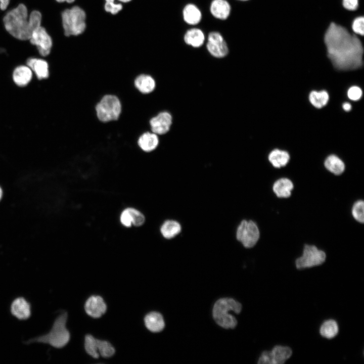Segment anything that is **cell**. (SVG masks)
Instances as JSON below:
<instances>
[{
	"label": "cell",
	"instance_id": "cell-1",
	"mask_svg": "<svg viewBox=\"0 0 364 364\" xmlns=\"http://www.w3.org/2000/svg\"><path fill=\"white\" fill-rule=\"evenodd\" d=\"M328 56L339 70H353L363 64V49L361 42L345 28L332 23L324 37Z\"/></svg>",
	"mask_w": 364,
	"mask_h": 364
},
{
	"label": "cell",
	"instance_id": "cell-2",
	"mask_svg": "<svg viewBox=\"0 0 364 364\" xmlns=\"http://www.w3.org/2000/svg\"><path fill=\"white\" fill-rule=\"evenodd\" d=\"M41 15L32 11L28 19L27 10L23 4L10 11L4 18L5 27L14 37L20 40L29 39L34 30L40 26Z\"/></svg>",
	"mask_w": 364,
	"mask_h": 364
},
{
	"label": "cell",
	"instance_id": "cell-3",
	"mask_svg": "<svg viewBox=\"0 0 364 364\" xmlns=\"http://www.w3.org/2000/svg\"><path fill=\"white\" fill-rule=\"evenodd\" d=\"M68 313L62 311L54 321L51 329L47 334L34 337L25 341L26 344L40 343L48 344L56 348L64 347L69 341L70 333L66 327Z\"/></svg>",
	"mask_w": 364,
	"mask_h": 364
},
{
	"label": "cell",
	"instance_id": "cell-4",
	"mask_svg": "<svg viewBox=\"0 0 364 364\" xmlns=\"http://www.w3.org/2000/svg\"><path fill=\"white\" fill-rule=\"evenodd\" d=\"M242 309L240 303L230 298H223L215 303L212 315L215 322L220 327L225 329H234L237 325L235 317L229 313L233 311L239 313Z\"/></svg>",
	"mask_w": 364,
	"mask_h": 364
},
{
	"label": "cell",
	"instance_id": "cell-5",
	"mask_svg": "<svg viewBox=\"0 0 364 364\" xmlns=\"http://www.w3.org/2000/svg\"><path fill=\"white\" fill-rule=\"evenodd\" d=\"M62 25L65 35L76 36L82 34L86 28V14L78 6L66 9L62 13Z\"/></svg>",
	"mask_w": 364,
	"mask_h": 364
},
{
	"label": "cell",
	"instance_id": "cell-6",
	"mask_svg": "<svg viewBox=\"0 0 364 364\" xmlns=\"http://www.w3.org/2000/svg\"><path fill=\"white\" fill-rule=\"evenodd\" d=\"M95 111L98 119L102 122L117 120L121 113V103L117 96L106 95L96 105Z\"/></svg>",
	"mask_w": 364,
	"mask_h": 364
},
{
	"label": "cell",
	"instance_id": "cell-7",
	"mask_svg": "<svg viewBox=\"0 0 364 364\" xmlns=\"http://www.w3.org/2000/svg\"><path fill=\"white\" fill-rule=\"evenodd\" d=\"M260 233L256 223L252 220H242L236 232L237 239L247 248L254 247L258 242Z\"/></svg>",
	"mask_w": 364,
	"mask_h": 364
},
{
	"label": "cell",
	"instance_id": "cell-8",
	"mask_svg": "<svg viewBox=\"0 0 364 364\" xmlns=\"http://www.w3.org/2000/svg\"><path fill=\"white\" fill-rule=\"evenodd\" d=\"M325 252L318 249L315 246L305 245L303 254L295 261L297 269H303L318 266L323 264L326 260Z\"/></svg>",
	"mask_w": 364,
	"mask_h": 364
},
{
	"label": "cell",
	"instance_id": "cell-9",
	"mask_svg": "<svg viewBox=\"0 0 364 364\" xmlns=\"http://www.w3.org/2000/svg\"><path fill=\"white\" fill-rule=\"evenodd\" d=\"M291 349L288 346L277 345L271 351L262 352L258 361L259 364H282L290 357Z\"/></svg>",
	"mask_w": 364,
	"mask_h": 364
},
{
	"label": "cell",
	"instance_id": "cell-10",
	"mask_svg": "<svg viewBox=\"0 0 364 364\" xmlns=\"http://www.w3.org/2000/svg\"><path fill=\"white\" fill-rule=\"evenodd\" d=\"M206 49L211 56L217 58H223L229 53L227 43L218 31L209 32L207 38Z\"/></svg>",
	"mask_w": 364,
	"mask_h": 364
},
{
	"label": "cell",
	"instance_id": "cell-11",
	"mask_svg": "<svg viewBox=\"0 0 364 364\" xmlns=\"http://www.w3.org/2000/svg\"><path fill=\"white\" fill-rule=\"evenodd\" d=\"M30 42L37 47L39 54L42 56L48 55L52 49V40L46 29L40 26L32 32Z\"/></svg>",
	"mask_w": 364,
	"mask_h": 364
},
{
	"label": "cell",
	"instance_id": "cell-12",
	"mask_svg": "<svg viewBox=\"0 0 364 364\" xmlns=\"http://www.w3.org/2000/svg\"><path fill=\"white\" fill-rule=\"evenodd\" d=\"M172 122V117L168 112L159 113L150 120L152 132L158 135L166 133L170 129Z\"/></svg>",
	"mask_w": 364,
	"mask_h": 364
},
{
	"label": "cell",
	"instance_id": "cell-13",
	"mask_svg": "<svg viewBox=\"0 0 364 364\" xmlns=\"http://www.w3.org/2000/svg\"><path fill=\"white\" fill-rule=\"evenodd\" d=\"M10 311L19 320H27L31 315V304L25 298L17 297L11 303Z\"/></svg>",
	"mask_w": 364,
	"mask_h": 364
},
{
	"label": "cell",
	"instance_id": "cell-14",
	"mask_svg": "<svg viewBox=\"0 0 364 364\" xmlns=\"http://www.w3.org/2000/svg\"><path fill=\"white\" fill-rule=\"evenodd\" d=\"M120 221L122 225L129 228L133 225L141 226L145 222L144 214L138 210L133 208H127L123 210L120 216Z\"/></svg>",
	"mask_w": 364,
	"mask_h": 364
},
{
	"label": "cell",
	"instance_id": "cell-15",
	"mask_svg": "<svg viewBox=\"0 0 364 364\" xmlns=\"http://www.w3.org/2000/svg\"><path fill=\"white\" fill-rule=\"evenodd\" d=\"M84 309L90 316L99 318L106 312L107 306L102 297L98 295H93L86 301Z\"/></svg>",
	"mask_w": 364,
	"mask_h": 364
},
{
	"label": "cell",
	"instance_id": "cell-16",
	"mask_svg": "<svg viewBox=\"0 0 364 364\" xmlns=\"http://www.w3.org/2000/svg\"><path fill=\"white\" fill-rule=\"evenodd\" d=\"M209 9L213 17L219 20H225L230 16L232 8L227 0H212Z\"/></svg>",
	"mask_w": 364,
	"mask_h": 364
},
{
	"label": "cell",
	"instance_id": "cell-17",
	"mask_svg": "<svg viewBox=\"0 0 364 364\" xmlns=\"http://www.w3.org/2000/svg\"><path fill=\"white\" fill-rule=\"evenodd\" d=\"M184 21L188 25H196L202 20V14L200 9L195 4L189 3L183 10Z\"/></svg>",
	"mask_w": 364,
	"mask_h": 364
},
{
	"label": "cell",
	"instance_id": "cell-18",
	"mask_svg": "<svg viewBox=\"0 0 364 364\" xmlns=\"http://www.w3.org/2000/svg\"><path fill=\"white\" fill-rule=\"evenodd\" d=\"M184 40L187 45L198 48L204 44L205 41V35L201 29L192 28L185 32Z\"/></svg>",
	"mask_w": 364,
	"mask_h": 364
},
{
	"label": "cell",
	"instance_id": "cell-19",
	"mask_svg": "<svg viewBox=\"0 0 364 364\" xmlns=\"http://www.w3.org/2000/svg\"><path fill=\"white\" fill-rule=\"evenodd\" d=\"M138 144L143 151L150 152L154 151L159 144L158 135L154 132H146L138 139Z\"/></svg>",
	"mask_w": 364,
	"mask_h": 364
},
{
	"label": "cell",
	"instance_id": "cell-20",
	"mask_svg": "<svg viewBox=\"0 0 364 364\" xmlns=\"http://www.w3.org/2000/svg\"><path fill=\"white\" fill-rule=\"evenodd\" d=\"M144 322L146 328L150 331L154 333L161 332L165 327L162 315L155 311L147 314L145 317Z\"/></svg>",
	"mask_w": 364,
	"mask_h": 364
},
{
	"label": "cell",
	"instance_id": "cell-21",
	"mask_svg": "<svg viewBox=\"0 0 364 364\" xmlns=\"http://www.w3.org/2000/svg\"><path fill=\"white\" fill-rule=\"evenodd\" d=\"M27 65L35 73L38 79H45L49 77V65L45 60L29 58L27 61Z\"/></svg>",
	"mask_w": 364,
	"mask_h": 364
},
{
	"label": "cell",
	"instance_id": "cell-22",
	"mask_svg": "<svg viewBox=\"0 0 364 364\" xmlns=\"http://www.w3.org/2000/svg\"><path fill=\"white\" fill-rule=\"evenodd\" d=\"M134 84L136 88L144 94L152 93L156 86L154 79L151 76L145 74L138 75L134 79Z\"/></svg>",
	"mask_w": 364,
	"mask_h": 364
},
{
	"label": "cell",
	"instance_id": "cell-23",
	"mask_svg": "<svg viewBox=\"0 0 364 364\" xmlns=\"http://www.w3.org/2000/svg\"><path fill=\"white\" fill-rule=\"evenodd\" d=\"M293 188V184L290 179L281 178L274 183L272 190L278 197L287 198L291 196Z\"/></svg>",
	"mask_w": 364,
	"mask_h": 364
},
{
	"label": "cell",
	"instance_id": "cell-24",
	"mask_svg": "<svg viewBox=\"0 0 364 364\" xmlns=\"http://www.w3.org/2000/svg\"><path fill=\"white\" fill-rule=\"evenodd\" d=\"M32 72L28 66L21 65L16 67L13 73V79L17 85L24 86L31 80Z\"/></svg>",
	"mask_w": 364,
	"mask_h": 364
},
{
	"label": "cell",
	"instance_id": "cell-25",
	"mask_svg": "<svg viewBox=\"0 0 364 364\" xmlns=\"http://www.w3.org/2000/svg\"><path fill=\"white\" fill-rule=\"evenodd\" d=\"M290 159V155L285 151L275 149L268 155V160L276 168H280L287 164Z\"/></svg>",
	"mask_w": 364,
	"mask_h": 364
},
{
	"label": "cell",
	"instance_id": "cell-26",
	"mask_svg": "<svg viewBox=\"0 0 364 364\" xmlns=\"http://www.w3.org/2000/svg\"><path fill=\"white\" fill-rule=\"evenodd\" d=\"M181 231V225L176 221L167 220L160 228V232L162 236L167 239H170L177 235Z\"/></svg>",
	"mask_w": 364,
	"mask_h": 364
},
{
	"label": "cell",
	"instance_id": "cell-27",
	"mask_svg": "<svg viewBox=\"0 0 364 364\" xmlns=\"http://www.w3.org/2000/svg\"><path fill=\"white\" fill-rule=\"evenodd\" d=\"M324 165L328 170L335 175L342 174L345 169L344 162L335 155L329 156L325 161Z\"/></svg>",
	"mask_w": 364,
	"mask_h": 364
},
{
	"label": "cell",
	"instance_id": "cell-28",
	"mask_svg": "<svg viewBox=\"0 0 364 364\" xmlns=\"http://www.w3.org/2000/svg\"><path fill=\"white\" fill-rule=\"evenodd\" d=\"M339 328L337 322L333 320L326 321L321 326L320 334L324 337L332 339L338 334Z\"/></svg>",
	"mask_w": 364,
	"mask_h": 364
},
{
	"label": "cell",
	"instance_id": "cell-29",
	"mask_svg": "<svg viewBox=\"0 0 364 364\" xmlns=\"http://www.w3.org/2000/svg\"><path fill=\"white\" fill-rule=\"evenodd\" d=\"M309 100L314 107L321 108L327 104L329 100V95L325 90L312 91L309 94Z\"/></svg>",
	"mask_w": 364,
	"mask_h": 364
},
{
	"label": "cell",
	"instance_id": "cell-30",
	"mask_svg": "<svg viewBox=\"0 0 364 364\" xmlns=\"http://www.w3.org/2000/svg\"><path fill=\"white\" fill-rule=\"evenodd\" d=\"M97 351L102 357L108 358L112 356L115 352L114 347L108 341L97 339Z\"/></svg>",
	"mask_w": 364,
	"mask_h": 364
},
{
	"label": "cell",
	"instance_id": "cell-31",
	"mask_svg": "<svg viewBox=\"0 0 364 364\" xmlns=\"http://www.w3.org/2000/svg\"><path fill=\"white\" fill-rule=\"evenodd\" d=\"M84 348L86 352L92 357L98 358L99 354L97 348V339L93 336L88 334L85 337Z\"/></svg>",
	"mask_w": 364,
	"mask_h": 364
},
{
	"label": "cell",
	"instance_id": "cell-32",
	"mask_svg": "<svg viewBox=\"0 0 364 364\" xmlns=\"http://www.w3.org/2000/svg\"><path fill=\"white\" fill-rule=\"evenodd\" d=\"M352 215L357 221L363 223L364 202L362 200H358L354 203L352 208Z\"/></svg>",
	"mask_w": 364,
	"mask_h": 364
},
{
	"label": "cell",
	"instance_id": "cell-33",
	"mask_svg": "<svg viewBox=\"0 0 364 364\" xmlns=\"http://www.w3.org/2000/svg\"><path fill=\"white\" fill-rule=\"evenodd\" d=\"M352 28L355 33L363 36L364 33L363 17L356 18L352 23Z\"/></svg>",
	"mask_w": 364,
	"mask_h": 364
},
{
	"label": "cell",
	"instance_id": "cell-34",
	"mask_svg": "<svg viewBox=\"0 0 364 364\" xmlns=\"http://www.w3.org/2000/svg\"><path fill=\"white\" fill-rule=\"evenodd\" d=\"M122 5L120 3L114 2H105L104 9L107 12L112 15L117 14L122 9Z\"/></svg>",
	"mask_w": 364,
	"mask_h": 364
},
{
	"label": "cell",
	"instance_id": "cell-35",
	"mask_svg": "<svg viewBox=\"0 0 364 364\" xmlns=\"http://www.w3.org/2000/svg\"><path fill=\"white\" fill-rule=\"evenodd\" d=\"M362 93L360 88L357 86H353L348 90L347 96L349 99L352 101H357L360 99Z\"/></svg>",
	"mask_w": 364,
	"mask_h": 364
},
{
	"label": "cell",
	"instance_id": "cell-36",
	"mask_svg": "<svg viewBox=\"0 0 364 364\" xmlns=\"http://www.w3.org/2000/svg\"><path fill=\"white\" fill-rule=\"evenodd\" d=\"M358 0H343L344 7L350 11L355 10L358 5Z\"/></svg>",
	"mask_w": 364,
	"mask_h": 364
},
{
	"label": "cell",
	"instance_id": "cell-37",
	"mask_svg": "<svg viewBox=\"0 0 364 364\" xmlns=\"http://www.w3.org/2000/svg\"><path fill=\"white\" fill-rule=\"evenodd\" d=\"M10 0H0V8L2 10H5L7 9Z\"/></svg>",
	"mask_w": 364,
	"mask_h": 364
},
{
	"label": "cell",
	"instance_id": "cell-38",
	"mask_svg": "<svg viewBox=\"0 0 364 364\" xmlns=\"http://www.w3.org/2000/svg\"><path fill=\"white\" fill-rule=\"evenodd\" d=\"M343 108L346 111H349L351 109V105L348 103H345L343 104Z\"/></svg>",
	"mask_w": 364,
	"mask_h": 364
},
{
	"label": "cell",
	"instance_id": "cell-39",
	"mask_svg": "<svg viewBox=\"0 0 364 364\" xmlns=\"http://www.w3.org/2000/svg\"><path fill=\"white\" fill-rule=\"evenodd\" d=\"M59 3H63V2H67L68 3H71L74 2L75 0H56Z\"/></svg>",
	"mask_w": 364,
	"mask_h": 364
},
{
	"label": "cell",
	"instance_id": "cell-40",
	"mask_svg": "<svg viewBox=\"0 0 364 364\" xmlns=\"http://www.w3.org/2000/svg\"><path fill=\"white\" fill-rule=\"evenodd\" d=\"M117 1H118L119 2H120L121 3H128V2H130L131 0H117Z\"/></svg>",
	"mask_w": 364,
	"mask_h": 364
},
{
	"label": "cell",
	"instance_id": "cell-41",
	"mask_svg": "<svg viewBox=\"0 0 364 364\" xmlns=\"http://www.w3.org/2000/svg\"><path fill=\"white\" fill-rule=\"evenodd\" d=\"M2 196H3V190H2V188H1V187H0V200H1V198H2Z\"/></svg>",
	"mask_w": 364,
	"mask_h": 364
},
{
	"label": "cell",
	"instance_id": "cell-42",
	"mask_svg": "<svg viewBox=\"0 0 364 364\" xmlns=\"http://www.w3.org/2000/svg\"><path fill=\"white\" fill-rule=\"evenodd\" d=\"M106 2H114L116 0H105Z\"/></svg>",
	"mask_w": 364,
	"mask_h": 364
},
{
	"label": "cell",
	"instance_id": "cell-43",
	"mask_svg": "<svg viewBox=\"0 0 364 364\" xmlns=\"http://www.w3.org/2000/svg\"><path fill=\"white\" fill-rule=\"evenodd\" d=\"M5 51V49L3 48H0V53H2Z\"/></svg>",
	"mask_w": 364,
	"mask_h": 364
},
{
	"label": "cell",
	"instance_id": "cell-44",
	"mask_svg": "<svg viewBox=\"0 0 364 364\" xmlns=\"http://www.w3.org/2000/svg\"><path fill=\"white\" fill-rule=\"evenodd\" d=\"M237 1H243H243H248V0H237Z\"/></svg>",
	"mask_w": 364,
	"mask_h": 364
}]
</instances>
